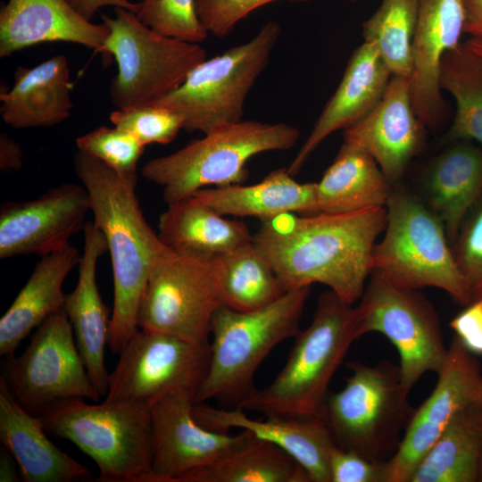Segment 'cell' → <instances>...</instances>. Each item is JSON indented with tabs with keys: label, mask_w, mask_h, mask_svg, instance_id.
<instances>
[{
	"label": "cell",
	"mask_w": 482,
	"mask_h": 482,
	"mask_svg": "<svg viewBox=\"0 0 482 482\" xmlns=\"http://www.w3.org/2000/svg\"><path fill=\"white\" fill-rule=\"evenodd\" d=\"M109 376L106 403H152L177 388L197 392L210 363V344L139 328Z\"/></svg>",
	"instance_id": "cell-14"
},
{
	"label": "cell",
	"mask_w": 482,
	"mask_h": 482,
	"mask_svg": "<svg viewBox=\"0 0 482 482\" xmlns=\"http://www.w3.org/2000/svg\"><path fill=\"white\" fill-rule=\"evenodd\" d=\"M464 26L463 0H419L410 86L414 110L426 128L436 129L444 118L441 62L461 44Z\"/></svg>",
	"instance_id": "cell-19"
},
{
	"label": "cell",
	"mask_w": 482,
	"mask_h": 482,
	"mask_svg": "<svg viewBox=\"0 0 482 482\" xmlns=\"http://www.w3.org/2000/svg\"><path fill=\"white\" fill-rule=\"evenodd\" d=\"M392 75L376 47L363 41L350 56L341 81L287 168L295 176L331 134L355 124L378 104Z\"/></svg>",
	"instance_id": "cell-21"
},
{
	"label": "cell",
	"mask_w": 482,
	"mask_h": 482,
	"mask_svg": "<svg viewBox=\"0 0 482 482\" xmlns=\"http://www.w3.org/2000/svg\"><path fill=\"white\" fill-rule=\"evenodd\" d=\"M74 170L87 189L94 223L104 235L113 277L108 346L119 354L138 330L137 315L152 265L166 246L145 220L136 183L79 150Z\"/></svg>",
	"instance_id": "cell-2"
},
{
	"label": "cell",
	"mask_w": 482,
	"mask_h": 482,
	"mask_svg": "<svg viewBox=\"0 0 482 482\" xmlns=\"http://www.w3.org/2000/svg\"><path fill=\"white\" fill-rule=\"evenodd\" d=\"M158 236L174 252L206 258L224 255L253 238L244 221L218 213L195 195L168 204L159 218Z\"/></svg>",
	"instance_id": "cell-27"
},
{
	"label": "cell",
	"mask_w": 482,
	"mask_h": 482,
	"mask_svg": "<svg viewBox=\"0 0 482 482\" xmlns=\"http://www.w3.org/2000/svg\"><path fill=\"white\" fill-rule=\"evenodd\" d=\"M137 4L138 20L162 36L200 44L209 34L198 17L195 0H142Z\"/></svg>",
	"instance_id": "cell-37"
},
{
	"label": "cell",
	"mask_w": 482,
	"mask_h": 482,
	"mask_svg": "<svg viewBox=\"0 0 482 482\" xmlns=\"http://www.w3.org/2000/svg\"><path fill=\"white\" fill-rule=\"evenodd\" d=\"M430 395L416 408L395 454L386 462L385 482H409L417 465L461 411L482 406V368L454 336Z\"/></svg>",
	"instance_id": "cell-15"
},
{
	"label": "cell",
	"mask_w": 482,
	"mask_h": 482,
	"mask_svg": "<svg viewBox=\"0 0 482 482\" xmlns=\"http://www.w3.org/2000/svg\"><path fill=\"white\" fill-rule=\"evenodd\" d=\"M193 195L221 215L254 217L261 221L284 213H319L316 182H298L287 168L272 170L255 184L205 187Z\"/></svg>",
	"instance_id": "cell-29"
},
{
	"label": "cell",
	"mask_w": 482,
	"mask_h": 482,
	"mask_svg": "<svg viewBox=\"0 0 482 482\" xmlns=\"http://www.w3.org/2000/svg\"><path fill=\"white\" fill-rule=\"evenodd\" d=\"M454 336L475 355H482V297L464 306L450 322Z\"/></svg>",
	"instance_id": "cell-42"
},
{
	"label": "cell",
	"mask_w": 482,
	"mask_h": 482,
	"mask_svg": "<svg viewBox=\"0 0 482 482\" xmlns=\"http://www.w3.org/2000/svg\"><path fill=\"white\" fill-rule=\"evenodd\" d=\"M2 363V378L10 392L31 413L64 399L101 397L88 377L64 308L37 328L19 356H4Z\"/></svg>",
	"instance_id": "cell-13"
},
{
	"label": "cell",
	"mask_w": 482,
	"mask_h": 482,
	"mask_svg": "<svg viewBox=\"0 0 482 482\" xmlns=\"http://www.w3.org/2000/svg\"><path fill=\"white\" fill-rule=\"evenodd\" d=\"M311 287L287 290L275 302L239 312L220 305L211 322L210 363L195 397V403L214 398L237 404L255 387V372L280 342L295 337Z\"/></svg>",
	"instance_id": "cell-4"
},
{
	"label": "cell",
	"mask_w": 482,
	"mask_h": 482,
	"mask_svg": "<svg viewBox=\"0 0 482 482\" xmlns=\"http://www.w3.org/2000/svg\"><path fill=\"white\" fill-rule=\"evenodd\" d=\"M196 391L177 388L156 399L150 407L152 482H179L242 442L239 434L211 430L193 416Z\"/></svg>",
	"instance_id": "cell-16"
},
{
	"label": "cell",
	"mask_w": 482,
	"mask_h": 482,
	"mask_svg": "<svg viewBox=\"0 0 482 482\" xmlns=\"http://www.w3.org/2000/svg\"><path fill=\"white\" fill-rule=\"evenodd\" d=\"M361 337L357 307L328 289L319 296L310 325L295 336L274 380L254 388L236 408L262 416L321 419L330 381Z\"/></svg>",
	"instance_id": "cell-3"
},
{
	"label": "cell",
	"mask_w": 482,
	"mask_h": 482,
	"mask_svg": "<svg viewBox=\"0 0 482 482\" xmlns=\"http://www.w3.org/2000/svg\"><path fill=\"white\" fill-rule=\"evenodd\" d=\"M330 482H385L386 462H376L335 445L329 454Z\"/></svg>",
	"instance_id": "cell-41"
},
{
	"label": "cell",
	"mask_w": 482,
	"mask_h": 482,
	"mask_svg": "<svg viewBox=\"0 0 482 482\" xmlns=\"http://www.w3.org/2000/svg\"><path fill=\"white\" fill-rule=\"evenodd\" d=\"M150 407L69 398L36 414L46 432L71 441L96 462L97 481L152 482Z\"/></svg>",
	"instance_id": "cell-7"
},
{
	"label": "cell",
	"mask_w": 482,
	"mask_h": 482,
	"mask_svg": "<svg viewBox=\"0 0 482 482\" xmlns=\"http://www.w3.org/2000/svg\"><path fill=\"white\" fill-rule=\"evenodd\" d=\"M392 183L365 151L341 145L333 162L316 182L319 213H347L386 207Z\"/></svg>",
	"instance_id": "cell-30"
},
{
	"label": "cell",
	"mask_w": 482,
	"mask_h": 482,
	"mask_svg": "<svg viewBox=\"0 0 482 482\" xmlns=\"http://www.w3.org/2000/svg\"><path fill=\"white\" fill-rule=\"evenodd\" d=\"M222 305L239 312L264 307L287 291L271 262L253 241L219 256Z\"/></svg>",
	"instance_id": "cell-33"
},
{
	"label": "cell",
	"mask_w": 482,
	"mask_h": 482,
	"mask_svg": "<svg viewBox=\"0 0 482 482\" xmlns=\"http://www.w3.org/2000/svg\"><path fill=\"white\" fill-rule=\"evenodd\" d=\"M465 9L464 33L470 38L482 40V0H463Z\"/></svg>",
	"instance_id": "cell-45"
},
{
	"label": "cell",
	"mask_w": 482,
	"mask_h": 482,
	"mask_svg": "<svg viewBox=\"0 0 482 482\" xmlns=\"http://www.w3.org/2000/svg\"><path fill=\"white\" fill-rule=\"evenodd\" d=\"M425 128L412 104L410 78L392 76L372 111L343 130L342 145L368 153L393 184L420 151Z\"/></svg>",
	"instance_id": "cell-18"
},
{
	"label": "cell",
	"mask_w": 482,
	"mask_h": 482,
	"mask_svg": "<svg viewBox=\"0 0 482 482\" xmlns=\"http://www.w3.org/2000/svg\"><path fill=\"white\" fill-rule=\"evenodd\" d=\"M220 277L219 256L179 253L165 246L152 265L138 310V327L210 344L212 319L221 305Z\"/></svg>",
	"instance_id": "cell-11"
},
{
	"label": "cell",
	"mask_w": 482,
	"mask_h": 482,
	"mask_svg": "<svg viewBox=\"0 0 482 482\" xmlns=\"http://www.w3.org/2000/svg\"><path fill=\"white\" fill-rule=\"evenodd\" d=\"M23 151L19 143L5 133L0 134V170L14 172L21 169Z\"/></svg>",
	"instance_id": "cell-43"
},
{
	"label": "cell",
	"mask_w": 482,
	"mask_h": 482,
	"mask_svg": "<svg viewBox=\"0 0 482 482\" xmlns=\"http://www.w3.org/2000/svg\"><path fill=\"white\" fill-rule=\"evenodd\" d=\"M439 82L456 105L447 140H469L482 146V56L461 43L444 55Z\"/></svg>",
	"instance_id": "cell-34"
},
{
	"label": "cell",
	"mask_w": 482,
	"mask_h": 482,
	"mask_svg": "<svg viewBox=\"0 0 482 482\" xmlns=\"http://www.w3.org/2000/svg\"><path fill=\"white\" fill-rule=\"evenodd\" d=\"M91 212L88 193L72 182L53 187L38 197L8 202L0 210V258L44 256L69 244L83 231Z\"/></svg>",
	"instance_id": "cell-17"
},
{
	"label": "cell",
	"mask_w": 482,
	"mask_h": 482,
	"mask_svg": "<svg viewBox=\"0 0 482 482\" xmlns=\"http://www.w3.org/2000/svg\"><path fill=\"white\" fill-rule=\"evenodd\" d=\"M113 126L129 132L144 145H167L183 129V118L156 104L117 109L111 112Z\"/></svg>",
	"instance_id": "cell-38"
},
{
	"label": "cell",
	"mask_w": 482,
	"mask_h": 482,
	"mask_svg": "<svg viewBox=\"0 0 482 482\" xmlns=\"http://www.w3.org/2000/svg\"><path fill=\"white\" fill-rule=\"evenodd\" d=\"M386 208L385 235L373 247L372 272L403 288H439L468 305L470 293L440 218L403 190H393Z\"/></svg>",
	"instance_id": "cell-8"
},
{
	"label": "cell",
	"mask_w": 482,
	"mask_h": 482,
	"mask_svg": "<svg viewBox=\"0 0 482 482\" xmlns=\"http://www.w3.org/2000/svg\"><path fill=\"white\" fill-rule=\"evenodd\" d=\"M71 244L40 257L25 286L0 320V355L13 354L21 342L64 307L63 282L79 263Z\"/></svg>",
	"instance_id": "cell-26"
},
{
	"label": "cell",
	"mask_w": 482,
	"mask_h": 482,
	"mask_svg": "<svg viewBox=\"0 0 482 482\" xmlns=\"http://www.w3.org/2000/svg\"><path fill=\"white\" fill-rule=\"evenodd\" d=\"M481 454L482 406H474L452 420L409 482H477Z\"/></svg>",
	"instance_id": "cell-32"
},
{
	"label": "cell",
	"mask_w": 482,
	"mask_h": 482,
	"mask_svg": "<svg viewBox=\"0 0 482 482\" xmlns=\"http://www.w3.org/2000/svg\"><path fill=\"white\" fill-rule=\"evenodd\" d=\"M101 18L109 34L99 52L112 54L118 65L109 86L117 109L156 104L207 58L199 44L162 36L128 9L114 7L113 18L104 13Z\"/></svg>",
	"instance_id": "cell-9"
},
{
	"label": "cell",
	"mask_w": 482,
	"mask_h": 482,
	"mask_svg": "<svg viewBox=\"0 0 482 482\" xmlns=\"http://www.w3.org/2000/svg\"><path fill=\"white\" fill-rule=\"evenodd\" d=\"M71 87L69 62L62 54L32 68L19 66L12 87L0 94L2 119L14 129L60 124L73 107Z\"/></svg>",
	"instance_id": "cell-25"
},
{
	"label": "cell",
	"mask_w": 482,
	"mask_h": 482,
	"mask_svg": "<svg viewBox=\"0 0 482 482\" xmlns=\"http://www.w3.org/2000/svg\"><path fill=\"white\" fill-rule=\"evenodd\" d=\"M73 9L84 19L91 21L95 14L104 6L122 7L136 13L138 4L129 0H67Z\"/></svg>",
	"instance_id": "cell-44"
},
{
	"label": "cell",
	"mask_w": 482,
	"mask_h": 482,
	"mask_svg": "<svg viewBox=\"0 0 482 482\" xmlns=\"http://www.w3.org/2000/svg\"><path fill=\"white\" fill-rule=\"evenodd\" d=\"M281 35L276 21L263 24L244 44L205 59L184 82L156 105L183 118V129L204 134L220 126L243 120L245 100L270 62Z\"/></svg>",
	"instance_id": "cell-10"
},
{
	"label": "cell",
	"mask_w": 482,
	"mask_h": 482,
	"mask_svg": "<svg viewBox=\"0 0 482 482\" xmlns=\"http://www.w3.org/2000/svg\"><path fill=\"white\" fill-rule=\"evenodd\" d=\"M452 245L470 301L482 297V195L464 219Z\"/></svg>",
	"instance_id": "cell-39"
},
{
	"label": "cell",
	"mask_w": 482,
	"mask_h": 482,
	"mask_svg": "<svg viewBox=\"0 0 482 482\" xmlns=\"http://www.w3.org/2000/svg\"><path fill=\"white\" fill-rule=\"evenodd\" d=\"M16 461L12 453L3 446L0 451V481L13 482L19 478L15 469Z\"/></svg>",
	"instance_id": "cell-46"
},
{
	"label": "cell",
	"mask_w": 482,
	"mask_h": 482,
	"mask_svg": "<svg viewBox=\"0 0 482 482\" xmlns=\"http://www.w3.org/2000/svg\"><path fill=\"white\" fill-rule=\"evenodd\" d=\"M348 1L351 2V3H354V2H356L358 0H348Z\"/></svg>",
	"instance_id": "cell-49"
},
{
	"label": "cell",
	"mask_w": 482,
	"mask_h": 482,
	"mask_svg": "<svg viewBox=\"0 0 482 482\" xmlns=\"http://www.w3.org/2000/svg\"><path fill=\"white\" fill-rule=\"evenodd\" d=\"M438 155L424 178L427 205L443 221L450 244L482 195V146L459 140Z\"/></svg>",
	"instance_id": "cell-28"
},
{
	"label": "cell",
	"mask_w": 482,
	"mask_h": 482,
	"mask_svg": "<svg viewBox=\"0 0 482 482\" xmlns=\"http://www.w3.org/2000/svg\"><path fill=\"white\" fill-rule=\"evenodd\" d=\"M78 150L101 161L120 178L137 184V162L145 145L118 127L101 126L76 139Z\"/></svg>",
	"instance_id": "cell-36"
},
{
	"label": "cell",
	"mask_w": 482,
	"mask_h": 482,
	"mask_svg": "<svg viewBox=\"0 0 482 482\" xmlns=\"http://www.w3.org/2000/svg\"><path fill=\"white\" fill-rule=\"evenodd\" d=\"M469 48H470L473 52L482 56V40L475 39V38H469L466 42H464Z\"/></svg>",
	"instance_id": "cell-47"
},
{
	"label": "cell",
	"mask_w": 482,
	"mask_h": 482,
	"mask_svg": "<svg viewBox=\"0 0 482 482\" xmlns=\"http://www.w3.org/2000/svg\"><path fill=\"white\" fill-rule=\"evenodd\" d=\"M109 28L79 14L67 0H8L0 10V57L45 42H71L99 52Z\"/></svg>",
	"instance_id": "cell-23"
},
{
	"label": "cell",
	"mask_w": 482,
	"mask_h": 482,
	"mask_svg": "<svg viewBox=\"0 0 482 482\" xmlns=\"http://www.w3.org/2000/svg\"><path fill=\"white\" fill-rule=\"evenodd\" d=\"M0 440L14 457L25 482H71L89 476L87 467L48 438L40 417L15 400L2 377Z\"/></svg>",
	"instance_id": "cell-24"
},
{
	"label": "cell",
	"mask_w": 482,
	"mask_h": 482,
	"mask_svg": "<svg viewBox=\"0 0 482 482\" xmlns=\"http://www.w3.org/2000/svg\"><path fill=\"white\" fill-rule=\"evenodd\" d=\"M299 137L300 131L286 122L242 120L215 128L174 153L150 160L141 174L162 187V198L168 204L208 187L244 183L251 158L289 150Z\"/></svg>",
	"instance_id": "cell-5"
},
{
	"label": "cell",
	"mask_w": 482,
	"mask_h": 482,
	"mask_svg": "<svg viewBox=\"0 0 482 482\" xmlns=\"http://www.w3.org/2000/svg\"><path fill=\"white\" fill-rule=\"evenodd\" d=\"M360 300L361 336L378 332L395 345L407 393L425 373L440 372L448 347L436 309L418 289L397 287L372 272Z\"/></svg>",
	"instance_id": "cell-12"
},
{
	"label": "cell",
	"mask_w": 482,
	"mask_h": 482,
	"mask_svg": "<svg viewBox=\"0 0 482 482\" xmlns=\"http://www.w3.org/2000/svg\"><path fill=\"white\" fill-rule=\"evenodd\" d=\"M84 247L75 288L66 294L64 310L71 323L77 347L88 377L101 396L106 395L109 376L104 352L110 334L109 311L96 283L99 258L108 251L104 235L94 222H87Z\"/></svg>",
	"instance_id": "cell-22"
},
{
	"label": "cell",
	"mask_w": 482,
	"mask_h": 482,
	"mask_svg": "<svg viewBox=\"0 0 482 482\" xmlns=\"http://www.w3.org/2000/svg\"><path fill=\"white\" fill-rule=\"evenodd\" d=\"M193 416L211 430L228 432L229 428H239L275 444L305 469L312 482H330L329 454L336 444L321 419H252L238 408L228 410L204 403L194 405Z\"/></svg>",
	"instance_id": "cell-20"
},
{
	"label": "cell",
	"mask_w": 482,
	"mask_h": 482,
	"mask_svg": "<svg viewBox=\"0 0 482 482\" xmlns=\"http://www.w3.org/2000/svg\"><path fill=\"white\" fill-rule=\"evenodd\" d=\"M386 225V207L338 214L284 213L262 221L253 241L286 290L320 283L353 304L372 273L373 247Z\"/></svg>",
	"instance_id": "cell-1"
},
{
	"label": "cell",
	"mask_w": 482,
	"mask_h": 482,
	"mask_svg": "<svg viewBox=\"0 0 482 482\" xmlns=\"http://www.w3.org/2000/svg\"><path fill=\"white\" fill-rule=\"evenodd\" d=\"M278 1L307 3L310 0H195V6L207 32L222 38L253 12Z\"/></svg>",
	"instance_id": "cell-40"
},
{
	"label": "cell",
	"mask_w": 482,
	"mask_h": 482,
	"mask_svg": "<svg viewBox=\"0 0 482 482\" xmlns=\"http://www.w3.org/2000/svg\"><path fill=\"white\" fill-rule=\"evenodd\" d=\"M179 482H312L288 453L250 432L212 463L185 475Z\"/></svg>",
	"instance_id": "cell-31"
},
{
	"label": "cell",
	"mask_w": 482,
	"mask_h": 482,
	"mask_svg": "<svg viewBox=\"0 0 482 482\" xmlns=\"http://www.w3.org/2000/svg\"><path fill=\"white\" fill-rule=\"evenodd\" d=\"M419 0H382L362 23L364 41L371 43L392 76L410 78Z\"/></svg>",
	"instance_id": "cell-35"
},
{
	"label": "cell",
	"mask_w": 482,
	"mask_h": 482,
	"mask_svg": "<svg viewBox=\"0 0 482 482\" xmlns=\"http://www.w3.org/2000/svg\"><path fill=\"white\" fill-rule=\"evenodd\" d=\"M351 375L344 387L328 393L321 420L337 446L376 462L397 452L415 412L402 385L398 365L347 362Z\"/></svg>",
	"instance_id": "cell-6"
},
{
	"label": "cell",
	"mask_w": 482,
	"mask_h": 482,
	"mask_svg": "<svg viewBox=\"0 0 482 482\" xmlns=\"http://www.w3.org/2000/svg\"><path fill=\"white\" fill-rule=\"evenodd\" d=\"M479 482H482V454L480 458V463H479V470H478V480Z\"/></svg>",
	"instance_id": "cell-48"
}]
</instances>
